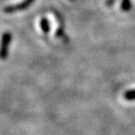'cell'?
I'll return each mask as SVG.
<instances>
[{"label": "cell", "instance_id": "obj_1", "mask_svg": "<svg viewBox=\"0 0 135 135\" xmlns=\"http://www.w3.org/2000/svg\"><path fill=\"white\" fill-rule=\"evenodd\" d=\"M11 35L9 33H5L2 36L1 43H0V58L5 59L8 56V47L11 44Z\"/></svg>", "mask_w": 135, "mask_h": 135}, {"label": "cell", "instance_id": "obj_2", "mask_svg": "<svg viewBox=\"0 0 135 135\" xmlns=\"http://www.w3.org/2000/svg\"><path fill=\"white\" fill-rule=\"evenodd\" d=\"M34 1L35 0H23V1H22V2L18 3L16 5H11V6L5 7L4 11L7 13H11V12H14V11H23V9H25L27 7H29Z\"/></svg>", "mask_w": 135, "mask_h": 135}, {"label": "cell", "instance_id": "obj_3", "mask_svg": "<svg viewBox=\"0 0 135 135\" xmlns=\"http://www.w3.org/2000/svg\"><path fill=\"white\" fill-rule=\"evenodd\" d=\"M40 26L43 33H48L49 30H50V25H49L48 20H47L46 18H41V19H40Z\"/></svg>", "mask_w": 135, "mask_h": 135}, {"label": "cell", "instance_id": "obj_4", "mask_svg": "<svg viewBox=\"0 0 135 135\" xmlns=\"http://www.w3.org/2000/svg\"><path fill=\"white\" fill-rule=\"evenodd\" d=\"M124 99L126 100H135V88L134 89H129V91H126L124 93Z\"/></svg>", "mask_w": 135, "mask_h": 135}]
</instances>
